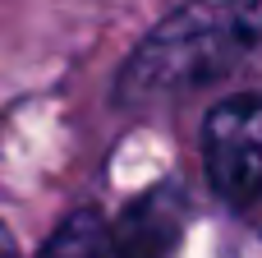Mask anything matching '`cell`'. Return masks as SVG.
Returning a JSON list of instances; mask_svg holds the SVG:
<instances>
[{
    "mask_svg": "<svg viewBox=\"0 0 262 258\" xmlns=\"http://www.w3.org/2000/svg\"><path fill=\"white\" fill-rule=\"evenodd\" d=\"M262 51V0H189L161 18L124 60L115 97L124 106L193 92Z\"/></svg>",
    "mask_w": 262,
    "mask_h": 258,
    "instance_id": "6da1fadb",
    "label": "cell"
},
{
    "mask_svg": "<svg viewBox=\"0 0 262 258\" xmlns=\"http://www.w3.org/2000/svg\"><path fill=\"white\" fill-rule=\"evenodd\" d=\"M207 180L226 203H253L262 194V97H230L203 129Z\"/></svg>",
    "mask_w": 262,
    "mask_h": 258,
    "instance_id": "7a4b0ae2",
    "label": "cell"
},
{
    "mask_svg": "<svg viewBox=\"0 0 262 258\" xmlns=\"http://www.w3.org/2000/svg\"><path fill=\"white\" fill-rule=\"evenodd\" d=\"M180 217H184L180 189L170 185L152 189L106 231V258H166L180 235Z\"/></svg>",
    "mask_w": 262,
    "mask_h": 258,
    "instance_id": "3957f363",
    "label": "cell"
},
{
    "mask_svg": "<svg viewBox=\"0 0 262 258\" xmlns=\"http://www.w3.org/2000/svg\"><path fill=\"white\" fill-rule=\"evenodd\" d=\"M41 258H106V226L92 212H78L51 235Z\"/></svg>",
    "mask_w": 262,
    "mask_h": 258,
    "instance_id": "277c9868",
    "label": "cell"
},
{
    "mask_svg": "<svg viewBox=\"0 0 262 258\" xmlns=\"http://www.w3.org/2000/svg\"><path fill=\"white\" fill-rule=\"evenodd\" d=\"M0 258H18V254H14V240L5 235V226H0Z\"/></svg>",
    "mask_w": 262,
    "mask_h": 258,
    "instance_id": "5b68a950",
    "label": "cell"
}]
</instances>
